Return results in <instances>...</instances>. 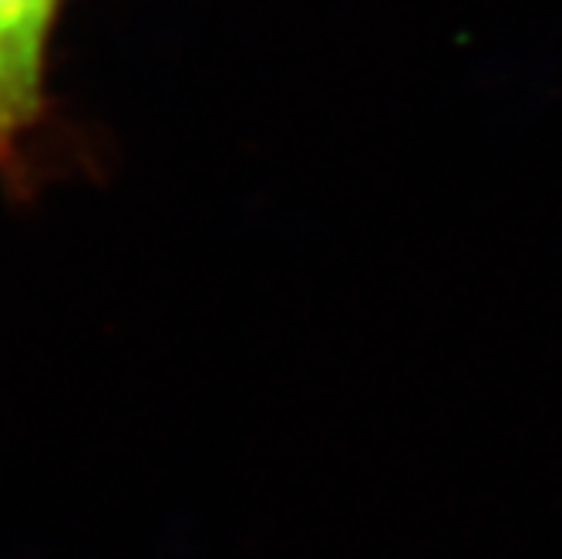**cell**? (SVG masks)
<instances>
[{
	"instance_id": "6da1fadb",
	"label": "cell",
	"mask_w": 562,
	"mask_h": 559,
	"mask_svg": "<svg viewBox=\"0 0 562 559\" xmlns=\"http://www.w3.org/2000/svg\"><path fill=\"white\" fill-rule=\"evenodd\" d=\"M65 0H0V189L14 202L41 189V152L55 125L50 44Z\"/></svg>"
}]
</instances>
